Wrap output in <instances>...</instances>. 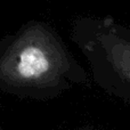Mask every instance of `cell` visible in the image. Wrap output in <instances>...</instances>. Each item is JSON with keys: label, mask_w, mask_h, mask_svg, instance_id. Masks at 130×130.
Listing matches in <instances>:
<instances>
[{"label": "cell", "mask_w": 130, "mask_h": 130, "mask_svg": "<svg viewBox=\"0 0 130 130\" xmlns=\"http://www.w3.org/2000/svg\"><path fill=\"white\" fill-rule=\"evenodd\" d=\"M75 130H98V129H96L95 127H91V126H85V127H80V128Z\"/></svg>", "instance_id": "obj_2"}, {"label": "cell", "mask_w": 130, "mask_h": 130, "mask_svg": "<svg viewBox=\"0 0 130 130\" xmlns=\"http://www.w3.org/2000/svg\"><path fill=\"white\" fill-rule=\"evenodd\" d=\"M0 130H2V129H1V128H0Z\"/></svg>", "instance_id": "obj_3"}, {"label": "cell", "mask_w": 130, "mask_h": 130, "mask_svg": "<svg viewBox=\"0 0 130 130\" xmlns=\"http://www.w3.org/2000/svg\"><path fill=\"white\" fill-rule=\"evenodd\" d=\"M92 83L55 27L25 23L0 41V90L22 99L48 102Z\"/></svg>", "instance_id": "obj_1"}]
</instances>
